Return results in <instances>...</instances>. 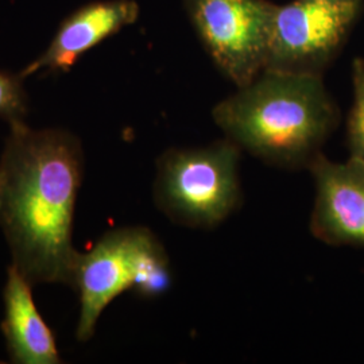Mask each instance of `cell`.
Returning a JSON list of instances; mask_svg holds the SVG:
<instances>
[{
  "label": "cell",
  "mask_w": 364,
  "mask_h": 364,
  "mask_svg": "<svg viewBox=\"0 0 364 364\" xmlns=\"http://www.w3.org/2000/svg\"><path fill=\"white\" fill-rule=\"evenodd\" d=\"M82 169L73 134L10 123L0 156V227L14 266L31 285H75L80 252L72 231Z\"/></svg>",
  "instance_id": "cell-1"
},
{
  "label": "cell",
  "mask_w": 364,
  "mask_h": 364,
  "mask_svg": "<svg viewBox=\"0 0 364 364\" xmlns=\"http://www.w3.org/2000/svg\"><path fill=\"white\" fill-rule=\"evenodd\" d=\"M212 117L242 151L272 166L309 170L340 112L323 76L264 69L215 105Z\"/></svg>",
  "instance_id": "cell-2"
},
{
  "label": "cell",
  "mask_w": 364,
  "mask_h": 364,
  "mask_svg": "<svg viewBox=\"0 0 364 364\" xmlns=\"http://www.w3.org/2000/svg\"><path fill=\"white\" fill-rule=\"evenodd\" d=\"M169 257L153 231L117 228L103 235L87 254H78L75 285L80 291V341L93 336L99 317L122 293L153 299L171 282Z\"/></svg>",
  "instance_id": "cell-3"
},
{
  "label": "cell",
  "mask_w": 364,
  "mask_h": 364,
  "mask_svg": "<svg viewBox=\"0 0 364 364\" xmlns=\"http://www.w3.org/2000/svg\"><path fill=\"white\" fill-rule=\"evenodd\" d=\"M240 153L227 138L204 147L166 150L156 161V207L182 227H218L242 203Z\"/></svg>",
  "instance_id": "cell-4"
},
{
  "label": "cell",
  "mask_w": 364,
  "mask_h": 364,
  "mask_svg": "<svg viewBox=\"0 0 364 364\" xmlns=\"http://www.w3.org/2000/svg\"><path fill=\"white\" fill-rule=\"evenodd\" d=\"M183 6L205 52L237 88L263 72L277 4L269 0H183Z\"/></svg>",
  "instance_id": "cell-5"
},
{
  "label": "cell",
  "mask_w": 364,
  "mask_h": 364,
  "mask_svg": "<svg viewBox=\"0 0 364 364\" xmlns=\"http://www.w3.org/2000/svg\"><path fill=\"white\" fill-rule=\"evenodd\" d=\"M360 9L362 0H293L277 6L264 69L323 76Z\"/></svg>",
  "instance_id": "cell-6"
},
{
  "label": "cell",
  "mask_w": 364,
  "mask_h": 364,
  "mask_svg": "<svg viewBox=\"0 0 364 364\" xmlns=\"http://www.w3.org/2000/svg\"><path fill=\"white\" fill-rule=\"evenodd\" d=\"M314 181L311 232L329 246L364 248V164L324 154L309 168Z\"/></svg>",
  "instance_id": "cell-7"
},
{
  "label": "cell",
  "mask_w": 364,
  "mask_h": 364,
  "mask_svg": "<svg viewBox=\"0 0 364 364\" xmlns=\"http://www.w3.org/2000/svg\"><path fill=\"white\" fill-rule=\"evenodd\" d=\"M139 6L134 0L92 1L66 16L48 49L19 73L22 77L39 70L68 72L78 60L122 28L135 23Z\"/></svg>",
  "instance_id": "cell-8"
},
{
  "label": "cell",
  "mask_w": 364,
  "mask_h": 364,
  "mask_svg": "<svg viewBox=\"0 0 364 364\" xmlns=\"http://www.w3.org/2000/svg\"><path fill=\"white\" fill-rule=\"evenodd\" d=\"M31 284L11 264L4 287L1 331L14 363H61L52 329L37 311Z\"/></svg>",
  "instance_id": "cell-9"
},
{
  "label": "cell",
  "mask_w": 364,
  "mask_h": 364,
  "mask_svg": "<svg viewBox=\"0 0 364 364\" xmlns=\"http://www.w3.org/2000/svg\"><path fill=\"white\" fill-rule=\"evenodd\" d=\"M353 103L347 120L350 158L364 164V60L356 57L351 66Z\"/></svg>",
  "instance_id": "cell-10"
},
{
  "label": "cell",
  "mask_w": 364,
  "mask_h": 364,
  "mask_svg": "<svg viewBox=\"0 0 364 364\" xmlns=\"http://www.w3.org/2000/svg\"><path fill=\"white\" fill-rule=\"evenodd\" d=\"M23 77L0 69V117L9 123L23 120L27 112V95Z\"/></svg>",
  "instance_id": "cell-11"
}]
</instances>
